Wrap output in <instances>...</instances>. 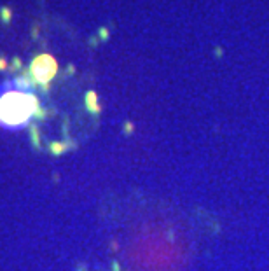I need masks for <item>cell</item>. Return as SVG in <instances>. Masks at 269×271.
Returning a JSON list of instances; mask_svg holds the SVG:
<instances>
[{"instance_id":"6da1fadb","label":"cell","mask_w":269,"mask_h":271,"mask_svg":"<svg viewBox=\"0 0 269 271\" xmlns=\"http://www.w3.org/2000/svg\"><path fill=\"white\" fill-rule=\"evenodd\" d=\"M40 108L38 98L25 91H5L0 96V126L23 128Z\"/></svg>"},{"instance_id":"7a4b0ae2","label":"cell","mask_w":269,"mask_h":271,"mask_svg":"<svg viewBox=\"0 0 269 271\" xmlns=\"http://www.w3.org/2000/svg\"><path fill=\"white\" fill-rule=\"evenodd\" d=\"M30 72L37 84L40 86H49V82L56 77L58 73V63L51 54H38L30 63Z\"/></svg>"},{"instance_id":"3957f363","label":"cell","mask_w":269,"mask_h":271,"mask_svg":"<svg viewBox=\"0 0 269 271\" xmlns=\"http://www.w3.org/2000/svg\"><path fill=\"white\" fill-rule=\"evenodd\" d=\"M14 84H16V88L25 91V93H30V91L37 86V81H35L34 75H32L30 69H25L21 72V75H18V77L14 79Z\"/></svg>"},{"instance_id":"277c9868","label":"cell","mask_w":269,"mask_h":271,"mask_svg":"<svg viewBox=\"0 0 269 271\" xmlns=\"http://www.w3.org/2000/svg\"><path fill=\"white\" fill-rule=\"evenodd\" d=\"M86 108L91 112V114H100L102 107L98 104V95L94 91H88L86 93Z\"/></svg>"},{"instance_id":"5b68a950","label":"cell","mask_w":269,"mask_h":271,"mask_svg":"<svg viewBox=\"0 0 269 271\" xmlns=\"http://www.w3.org/2000/svg\"><path fill=\"white\" fill-rule=\"evenodd\" d=\"M70 149V144H58V142H53L51 145H49V151L53 152V154L60 156L63 154L65 151H69Z\"/></svg>"},{"instance_id":"8992f818","label":"cell","mask_w":269,"mask_h":271,"mask_svg":"<svg viewBox=\"0 0 269 271\" xmlns=\"http://www.w3.org/2000/svg\"><path fill=\"white\" fill-rule=\"evenodd\" d=\"M30 137L35 149H40V131L35 125H30Z\"/></svg>"},{"instance_id":"52a82bcc","label":"cell","mask_w":269,"mask_h":271,"mask_svg":"<svg viewBox=\"0 0 269 271\" xmlns=\"http://www.w3.org/2000/svg\"><path fill=\"white\" fill-rule=\"evenodd\" d=\"M0 19H2V23H11V19H13V11L9 7H0Z\"/></svg>"},{"instance_id":"ba28073f","label":"cell","mask_w":269,"mask_h":271,"mask_svg":"<svg viewBox=\"0 0 269 271\" xmlns=\"http://www.w3.org/2000/svg\"><path fill=\"white\" fill-rule=\"evenodd\" d=\"M21 69H23L21 60H19V58H14L13 63H11V67H9V70H11V72H19Z\"/></svg>"},{"instance_id":"9c48e42d","label":"cell","mask_w":269,"mask_h":271,"mask_svg":"<svg viewBox=\"0 0 269 271\" xmlns=\"http://www.w3.org/2000/svg\"><path fill=\"white\" fill-rule=\"evenodd\" d=\"M46 114H47V112L44 110L42 107H40L37 112H35V116H34V117H35V119H38V121H42V119H46Z\"/></svg>"},{"instance_id":"30bf717a","label":"cell","mask_w":269,"mask_h":271,"mask_svg":"<svg viewBox=\"0 0 269 271\" xmlns=\"http://www.w3.org/2000/svg\"><path fill=\"white\" fill-rule=\"evenodd\" d=\"M100 37H102L103 40L107 39V37H108V32H107V28H102V30H100Z\"/></svg>"},{"instance_id":"8fae6325","label":"cell","mask_w":269,"mask_h":271,"mask_svg":"<svg viewBox=\"0 0 269 271\" xmlns=\"http://www.w3.org/2000/svg\"><path fill=\"white\" fill-rule=\"evenodd\" d=\"M7 69V61H5V58H0V70H5Z\"/></svg>"}]
</instances>
